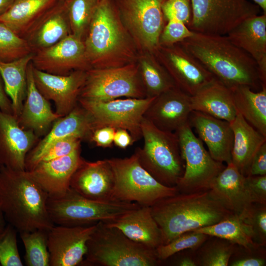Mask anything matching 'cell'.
I'll return each instance as SVG.
<instances>
[{
    "label": "cell",
    "instance_id": "cell-1",
    "mask_svg": "<svg viewBox=\"0 0 266 266\" xmlns=\"http://www.w3.org/2000/svg\"><path fill=\"white\" fill-rule=\"evenodd\" d=\"M193 34L180 44L215 78L230 89L248 86L254 91L262 88L257 65L253 58L226 35Z\"/></svg>",
    "mask_w": 266,
    "mask_h": 266
},
{
    "label": "cell",
    "instance_id": "cell-2",
    "mask_svg": "<svg viewBox=\"0 0 266 266\" xmlns=\"http://www.w3.org/2000/svg\"><path fill=\"white\" fill-rule=\"evenodd\" d=\"M48 195L27 170L0 166V208L18 232L49 230Z\"/></svg>",
    "mask_w": 266,
    "mask_h": 266
},
{
    "label": "cell",
    "instance_id": "cell-3",
    "mask_svg": "<svg viewBox=\"0 0 266 266\" xmlns=\"http://www.w3.org/2000/svg\"><path fill=\"white\" fill-rule=\"evenodd\" d=\"M165 244L179 235L213 225L232 214L211 195L209 190L178 193L151 206Z\"/></svg>",
    "mask_w": 266,
    "mask_h": 266
},
{
    "label": "cell",
    "instance_id": "cell-4",
    "mask_svg": "<svg viewBox=\"0 0 266 266\" xmlns=\"http://www.w3.org/2000/svg\"><path fill=\"white\" fill-rule=\"evenodd\" d=\"M160 262L156 249L133 241L118 229L100 222L87 242L81 265L155 266Z\"/></svg>",
    "mask_w": 266,
    "mask_h": 266
},
{
    "label": "cell",
    "instance_id": "cell-5",
    "mask_svg": "<svg viewBox=\"0 0 266 266\" xmlns=\"http://www.w3.org/2000/svg\"><path fill=\"white\" fill-rule=\"evenodd\" d=\"M140 127L144 143L134 151L139 163L160 183L176 186L185 167L176 133L160 130L144 117Z\"/></svg>",
    "mask_w": 266,
    "mask_h": 266
},
{
    "label": "cell",
    "instance_id": "cell-6",
    "mask_svg": "<svg viewBox=\"0 0 266 266\" xmlns=\"http://www.w3.org/2000/svg\"><path fill=\"white\" fill-rule=\"evenodd\" d=\"M140 206L136 202L91 200L70 187L62 195L48 197L47 202L53 223L66 226H89L108 221Z\"/></svg>",
    "mask_w": 266,
    "mask_h": 266
},
{
    "label": "cell",
    "instance_id": "cell-7",
    "mask_svg": "<svg viewBox=\"0 0 266 266\" xmlns=\"http://www.w3.org/2000/svg\"><path fill=\"white\" fill-rule=\"evenodd\" d=\"M114 179L113 200L152 206L179 193L176 186L162 184L139 163L135 152L129 157L107 159Z\"/></svg>",
    "mask_w": 266,
    "mask_h": 266
},
{
    "label": "cell",
    "instance_id": "cell-8",
    "mask_svg": "<svg viewBox=\"0 0 266 266\" xmlns=\"http://www.w3.org/2000/svg\"><path fill=\"white\" fill-rule=\"evenodd\" d=\"M175 133L185 164L184 173L176 186L179 192L209 190L216 177L226 166L211 156L188 123Z\"/></svg>",
    "mask_w": 266,
    "mask_h": 266
},
{
    "label": "cell",
    "instance_id": "cell-9",
    "mask_svg": "<svg viewBox=\"0 0 266 266\" xmlns=\"http://www.w3.org/2000/svg\"><path fill=\"white\" fill-rule=\"evenodd\" d=\"M192 18L187 27L204 34L226 35L261 9L248 0H191Z\"/></svg>",
    "mask_w": 266,
    "mask_h": 266
},
{
    "label": "cell",
    "instance_id": "cell-10",
    "mask_svg": "<svg viewBox=\"0 0 266 266\" xmlns=\"http://www.w3.org/2000/svg\"><path fill=\"white\" fill-rule=\"evenodd\" d=\"M79 98L106 101L147 98L138 69L133 66L90 68Z\"/></svg>",
    "mask_w": 266,
    "mask_h": 266
},
{
    "label": "cell",
    "instance_id": "cell-11",
    "mask_svg": "<svg viewBox=\"0 0 266 266\" xmlns=\"http://www.w3.org/2000/svg\"><path fill=\"white\" fill-rule=\"evenodd\" d=\"M117 13L112 0H100L95 8L84 41L87 59L95 68L123 47L125 38Z\"/></svg>",
    "mask_w": 266,
    "mask_h": 266
},
{
    "label": "cell",
    "instance_id": "cell-12",
    "mask_svg": "<svg viewBox=\"0 0 266 266\" xmlns=\"http://www.w3.org/2000/svg\"><path fill=\"white\" fill-rule=\"evenodd\" d=\"M154 98H120L106 101L79 98L78 103L91 116L94 130L106 126L125 129L135 142L142 138L141 122Z\"/></svg>",
    "mask_w": 266,
    "mask_h": 266
},
{
    "label": "cell",
    "instance_id": "cell-13",
    "mask_svg": "<svg viewBox=\"0 0 266 266\" xmlns=\"http://www.w3.org/2000/svg\"><path fill=\"white\" fill-rule=\"evenodd\" d=\"M162 0H115L117 10L141 43L151 50L159 46L164 28Z\"/></svg>",
    "mask_w": 266,
    "mask_h": 266
},
{
    "label": "cell",
    "instance_id": "cell-14",
    "mask_svg": "<svg viewBox=\"0 0 266 266\" xmlns=\"http://www.w3.org/2000/svg\"><path fill=\"white\" fill-rule=\"evenodd\" d=\"M176 87L192 96L215 78L180 44L160 46L155 50Z\"/></svg>",
    "mask_w": 266,
    "mask_h": 266
},
{
    "label": "cell",
    "instance_id": "cell-15",
    "mask_svg": "<svg viewBox=\"0 0 266 266\" xmlns=\"http://www.w3.org/2000/svg\"><path fill=\"white\" fill-rule=\"evenodd\" d=\"M32 63L36 69L60 75L91 68L84 41L72 33L52 46L33 52Z\"/></svg>",
    "mask_w": 266,
    "mask_h": 266
},
{
    "label": "cell",
    "instance_id": "cell-16",
    "mask_svg": "<svg viewBox=\"0 0 266 266\" xmlns=\"http://www.w3.org/2000/svg\"><path fill=\"white\" fill-rule=\"evenodd\" d=\"M97 224L83 226L55 225L51 228L48 231L50 266L81 265L86 253L87 242Z\"/></svg>",
    "mask_w": 266,
    "mask_h": 266
},
{
    "label": "cell",
    "instance_id": "cell-17",
    "mask_svg": "<svg viewBox=\"0 0 266 266\" xmlns=\"http://www.w3.org/2000/svg\"><path fill=\"white\" fill-rule=\"evenodd\" d=\"M86 71L75 70L67 75H60L45 72L33 66L37 88L47 100L54 102L55 113L61 117L68 114L78 104Z\"/></svg>",
    "mask_w": 266,
    "mask_h": 266
},
{
    "label": "cell",
    "instance_id": "cell-18",
    "mask_svg": "<svg viewBox=\"0 0 266 266\" xmlns=\"http://www.w3.org/2000/svg\"><path fill=\"white\" fill-rule=\"evenodd\" d=\"M94 130L89 113L78 103L68 114L56 120L48 133L31 150L25 161V170L29 171L38 163L41 156L54 142L68 137L90 140Z\"/></svg>",
    "mask_w": 266,
    "mask_h": 266
},
{
    "label": "cell",
    "instance_id": "cell-19",
    "mask_svg": "<svg viewBox=\"0 0 266 266\" xmlns=\"http://www.w3.org/2000/svg\"><path fill=\"white\" fill-rule=\"evenodd\" d=\"M191 96L175 86L155 97L143 117L164 131L175 132L188 123Z\"/></svg>",
    "mask_w": 266,
    "mask_h": 266
},
{
    "label": "cell",
    "instance_id": "cell-20",
    "mask_svg": "<svg viewBox=\"0 0 266 266\" xmlns=\"http://www.w3.org/2000/svg\"><path fill=\"white\" fill-rule=\"evenodd\" d=\"M39 138L22 128L12 114L0 110V166L25 170L27 155Z\"/></svg>",
    "mask_w": 266,
    "mask_h": 266
},
{
    "label": "cell",
    "instance_id": "cell-21",
    "mask_svg": "<svg viewBox=\"0 0 266 266\" xmlns=\"http://www.w3.org/2000/svg\"><path fill=\"white\" fill-rule=\"evenodd\" d=\"M114 175L107 159L89 162L83 159L70 182V187L80 195L102 201L114 200Z\"/></svg>",
    "mask_w": 266,
    "mask_h": 266
},
{
    "label": "cell",
    "instance_id": "cell-22",
    "mask_svg": "<svg viewBox=\"0 0 266 266\" xmlns=\"http://www.w3.org/2000/svg\"><path fill=\"white\" fill-rule=\"evenodd\" d=\"M188 124L205 143L214 160L227 164L232 162L233 133L230 122L192 110Z\"/></svg>",
    "mask_w": 266,
    "mask_h": 266
},
{
    "label": "cell",
    "instance_id": "cell-23",
    "mask_svg": "<svg viewBox=\"0 0 266 266\" xmlns=\"http://www.w3.org/2000/svg\"><path fill=\"white\" fill-rule=\"evenodd\" d=\"M60 117L53 111L49 100L37 88L31 61L27 69L26 97L20 113L16 118L19 124L23 129L33 131L40 137L46 135L54 123Z\"/></svg>",
    "mask_w": 266,
    "mask_h": 266
},
{
    "label": "cell",
    "instance_id": "cell-24",
    "mask_svg": "<svg viewBox=\"0 0 266 266\" xmlns=\"http://www.w3.org/2000/svg\"><path fill=\"white\" fill-rule=\"evenodd\" d=\"M83 159L80 147L67 155L41 162L27 171L48 197L59 196L70 188L71 177Z\"/></svg>",
    "mask_w": 266,
    "mask_h": 266
},
{
    "label": "cell",
    "instance_id": "cell-25",
    "mask_svg": "<svg viewBox=\"0 0 266 266\" xmlns=\"http://www.w3.org/2000/svg\"><path fill=\"white\" fill-rule=\"evenodd\" d=\"M226 36L253 58L262 83L266 84V14L244 20Z\"/></svg>",
    "mask_w": 266,
    "mask_h": 266
},
{
    "label": "cell",
    "instance_id": "cell-26",
    "mask_svg": "<svg viewBox=\"0 0 266 266\" xmlns=\"http://www.w3.org/2000/svg\"><path fill=\"white\" fill-rule=\"evenodd\" d=\"M103 222L118 229L133 241L150 248L156 249L163 244L162 232L152 214L150 206H140Z\"/></svg>",
    "mask_w": 266,
    "mask_h": 266
},
{
    "label": "cell",
    "instance_id": "cell-27",
    "mask_svg": "<svg viewBox=\"0 0 266 266\" xmlns=\"http://www.w3.org/2000/svg\"><path fill=\"white\" fill-rule=\"evenodd\" d=\"M244 178L231 162L216 177L209 190L212 196L224 207L240 217L253 204L244 186Z\"/></svg>",
    "mask_w": 266,
    "mask_h": 266
},
{
    "label": "cell",
    "instance_id": "cell-28",
    "mask_svg": "<svg viewBox=\"0 0 266 266\" xmlns=\"http://www.w3.org/2000/svg\"><path fill=\"white\" fill-rule=\"evenodd\" d=\"M71 33L64 0H59L39 19L23 38L33 52L52 46Z\"/></svg>",
    "mask_w": 266,
    "mask_h": 266
},
{
    "label": "cell",
    "instance_id": "cell-29",
    "mask_svg": "<svg viewBox=\"0 0 266 266\" xmlns=\"http://www.w3.org/2000/svg\"><path fill=\"white\" fill-rule=\"evenodd\" d=\"M191 103L192 110L230 123L237 113L232 90L216 78L191 96Z\"/></svg>",
    "mask_w": 266,
    "mask_h": 266
},
{
    "label": "cell",
    "instance_id": "cell-30",
    "mask_svg": "<svg viewBox=\"0 0 266 266\" xmlns=\"http://www.w3.org/2000/svg\"><path fill=\"white\" fill-rule=\"evenodd\" d=\"M230 123L233 133L232 163L246 176L254 155L266 142V137L250 125L238 112Z\"/></svg>",
    "mask_w": 266,
    "mask_h": 266
},
{
    "label": "cell",
    "instance_id": "cell-31",
    "mask_svg": "<svg viewBox=\"0 0 266 266\" xmlns=\"http://www.w3.org/2000/svg\"><path fill=\"white\" fill-rule=\"evenodd\" d=\"M59 0H14L0 15V22L23 38L39 19Z\"/></svg>",
    "mask_w": 266,
    "mask_h": 266
},
{
    "label": "cell",
    "instance_id": "cell-32",
    "mask_svg": "<svg viewBox=\"0 0 266 266\" xmlns=\"http://www.w3.org/2000/svg\"><path fill=\"white\" fill-rule=\"evenodd\" d=\"M237 112L264 136L266 137V85L258 91L248 86L232 89Z\"/></svg>",
    "mask_w": 266,
    "mask_h": 266
},
{
    "label": "cell",
    "instance_id": "cell-33",
    "mask_svg": "<svg viewBox=\"0 0 266 266\" xmlns=\"http://www.w3.org/2000/svg\"><path fill=\"white\" fill-rule=\"evenodd\" d=\"M33 56V52L11 62L0 61V75L16 118L20 113L26 97L27 69Z\"/></svg>",
    "mask_w": 266,
    "mask_h": 266
},
{
    "label": "cell",
    "instance_id": "cell-34",
    "mask_svg": "<svg viewBox=\"0 0 266 266\" xmlns=\"http://www.w3.org/2000/svg\"><path fill=\"white\" fill-rule=\"evenodd\" d=\"M193 231L225 239L243 247H251L257 244L253 241L249 226L239 216L234 214L213 225Z\"/></svg>",
    "mask_w": 266,
    "mask_h": 266
},
{
    "label": "cell",
    "instance_id": "cell-35",
    "mask_svg": "<svg viewBox=\"0 0 266 266\" xmlns=\"http://www.w3.org/2000/svg\"><path fill=\"white\" fill-rule=\"evenodd\" d=\"M236 246L225 239L209 236L196 251L197 265L227 266Z\"/></svg>",
    "mask_w": 266,
    "mask_h": 266
},
{
    "label": "cell",
    "instance_id": "cell-36",
    "mask_svg": "<svg viewBox=\"0 0 266 266\" xmlns=\"http://www.w3.org/2000/svg\"><path fill=\"white\" fill-rule=\"evenodd\" d=\"M48 231L37 229L19 232L25 248L24 261L27 266H50Z\"/></svg>",
    "mask_w": 266,
    "mask_h": 266
},
{
    "label": "cell",
    "instance_id": "cell-37",
    "mask_svg": "<svg viewBox=\"0 0 266 266\" xmlns=\"http://www.w3.org/2000/svg\"><path fill=\"white\" fill-rule=\"evenodd\" d=\"M99 0H65L71 33L82 39ZM83 40V39H82Z\"/></svg>",
    "mask_w": 266,
    "mask_h": 266
},
{
    "label": "cell",
    "instance_id": "cell-38",
    "mask_svg": "<svg viewBox=\"0 0 266 266\" xmlns=\"http://www.w3.org/2000/svg\"><path fill=\"white\" fill-rule=\"evenodd\" d=\"M141 69V77L147 98L155 97L175 86L166 70L157 63L143 60Z\"/></svg>",
    "mask_w": 266,
    "mask_h": 266
},
{
    "label": "cell",
    "instance_id": "cell-39",
    "mask_svg": "<svg viewBox=\"0 0 266 266\" xmlns=\"http://www.w3.org/2000/svg\"><path fill=\"white\" fill-rule=\"evenodd\" d=\"M33 52L25 38L0 22V61L11 62Z\"/></svg>",
    "mask_w": 266,
    "mask_h": 266
},
{
    "label": "cell",
    "instance_id": "cell-40",
    "mask_svg": "<svg viewBox=\"0 0 266 266\" xmlns=\"http://www.w3.org/2000/svg\"><path fill=\"white\" fill-rule=\"evenodd\" d=\"M209 236L205 234L194 231L185 233L168 243L159 245L156 249L157 256L161 262L184 250H196Z\"/></svg>",
    "mask_w": 266,
    "mask_h": 266
},
{
    "label": "cell",
    "instance_id": "cell-41",
    "mask_svg": "<svg viewBox=\"0 0 266 266\" xmlns=\"http://www.w3.org/2000/svg\"><path fill=\"white\" fill-rule=\"evenodd\" d=\"M17 232L8 224L0 234V266H23L18 248Z\"/></svg>",
    "mask_w": 266,
    "mask_h": 266
},
{
    "label": "cell",
    "instance_id": "cell-42",
    "mask_svg": "<svg viewBox=\"0 0 266 266\" xmlns=\"http://www.w3.org/2000/svg\"><path fill=\"white\" fill-rule=\"evenodd\" d=\"M250 227L253 242L258 245L266 244V204L253 203L240 217Z\"/></svg>",
    "mask_w": 266,
    "mask_h": 266
},
{
    "label": "cell",
    "instance_id": "cell-43",
    "mask_svg": "<svg viewBox=\"0 0 266 266\" xmlns=\"http://www.w3.org/2000/svg\"><path fill=\"white\" fill-rule=\"evenodd\" d=\"M264 247L265 246L258 244L251 247H243L236 245L228 266H266V250Z\"/></svg>",
    "mask_w": 266,
    "mask_h": 266
},
{
    "label": "cell",
    "instance_id": "cell-44",
    "mask_svg": "<svg viewBox=\"0 0 266 266\" xmlns=\"http://www.w3.org/2000/svg\"><path fill=\"white\" fill-rule=\"evenodd\" d=\"M159 38V45L170 46L180 43L193 34L183 22L174 19L167 21Z\"/></svg>",
    "mask_w": 266,
    "mask_h": 266
},
{
    "label": "cell",
    "instance_id": "cell-45",
    "mask_svg": "<svg viewBox=\"0 0 266 266\" xmlns=\"http://www.w3.org/2000/svg\"><path fill=\"white\" fill-rule=\"evenodd\" d=\"M162 10L167 21L177 20L187 26L192 18L191 0H162Z\"/></svg>",
    "mask_w": 266,
    "mask_h": 266
},
{
    "label": "cell",
    "instance_id": "cell-46",
    "mask_svg": "<svg viewBox=\"0 0 266 266\" xmlns=\"http://www.w3.org/2000/svg\"><path fill=\"white\" fill-rule=\"evenodd\" d=\"M82 140L76 137H68L54 142L41 156L38 164L67 155L81 147Z\"/></svg>",
    "mask_w": 266,
    "mask_h": 266
},
{
    "label": "cell",
    "instance_id": "cell-47",
    "mask_svg": "<svg viewBox=\"0 0 266 266\" xmlns=\"http://www.w3.org/2000/svg\"><path fill=\"white\" fill-rule=\"evenodd\" d=\"M244 186L253 203L266 204V175L245 176Z\"/></svg>",
    "mask_w": 266,
    "mask_h": 266
},
{
    "label": "cell",
    "instance_id": "cell-48",
    "mask_svg": "<svg viewBox=\"0 0 266 266\" xmlns=\"http://www.w3.org/2000/svg\"><path fill=\"white\" fill-rule=\"evenodd\" d=\"M116 129L111 127H102L95 129L89 141L98 147H110L113 144V138Z\"/></svg>",
    "mask_w": 266,
    "mask_h": 266
},
{
    "label": "cell",
    "instance_id": "cell-49",
    "mask_svg": "<svg viewBox=\"0 0 266 266\" xmlns=\"http://www.w3.org/2000/svg\"><path fill=\"white\" fill-rule=\"evenodd\" d=\"M265 175H266V142L259 148L254 155L247 176Z\"/></svg>",
    "mask_w": 266,
    "mask_h": 266
},
{
    "label": "cell",
    "instance_id": "cell-50",
    "mask_svg": "<svg viewBox=\"0 0 266 266\" xmlns=\"http://www.w3.org/2000/svg\"><path fill=\"white\" fill-rule=\"evenodd\" d=\"M134 142L132 135L126 130L123 129H116L113 144L121 149H126Z\"/></svg>",
    "mask_w": 266,
    "mask_h": 266
},
{
    "label": "cell",
    "instance_id": "cell-51",
    "mask_svg": "<svg viewBox=\"0 0 266 266\" xmlns=\"http://www.w3.org/2000/svg\"><path fill=\"white\" fill-rule=\"evenodd\" d=\"M0 110L2 111L12 114L13 109L11 100L6 93L4 84L0 75Z\"/></svg>",
    "mask_w": 266,
    "mask_h": 266
},
{
    "label": "cell",
    "instance_id": "cell-52",
    "mask_svg": "<svg viewBox=\"0 0 266 266\" xmlns=\"http://www.w3.org/2000/svg\"><path fill=\"white\" fill-rule=\"evenodd\" d=\"M196 250H190V253L184 254L176 263L179 266H197V262L196 257Z\"/></svg>",
    "mask_w": 266,
    "mask_h": 266
},
{
    "label": "cell",
    "instance_id": "cell-53",
    "mask_svg": "<svg viewBox=\"0 0 266 266\" xmlns=\"http://www.w3.org/2000/svg\"><path fill=\"white\" fill-rule=\"evenodd\" d=\"M14 0H0V15L10 6Z\"/></svg>",
    "mask_w": 266,
    "mask_h": 266
},
{
    "label": "cell",
    "instance_id": "cell-54",
    "mask_svg": "<svg viewBox=\"0 0 266 266\" xmlns=\"http://www.w3.org/2000/svg\"><path fill=\"white\" fill-rule=\"evenodd\" d=\"M256 4L263 10L264 14H266V0H252Z\"/></svg>",
    "mask_w": 266,
    "mask_h": 266
},
{
    "label": "cell",
    "instance_id": "cell-55",
    "mask_svg": "<svg viewBox=\"0 0 266 266\" xmlns=\"http://www.w3.org/2000/svg\"><path fill=\"white\" fill-rule=\"evenodd\" d=\"M6 225V220L0 208V234L2 233Z\"/></svg>",
    "mask_w": 266,
    "mask_h": 266
},
{
    "label": "cell",
    "instance_id": "cell-56",
    "mask_svg": "<svg viewBox=\"0 0 266 266\" xmlns=\"http://www.w3.org/2000/svg\"></svg>",
    "mask_w": 266,
    "mask_h": 266
},
{
    "label": "cell",
    "instance_id": "cell-57",
    "mask_svg": "<svg viewBox=\"0 0 266 266\" xmlns=\"http://www.w3.org/2000/svg\"></svg>",
    "mask_w": 266,
    "mask_h": 266
}]
</instances>
